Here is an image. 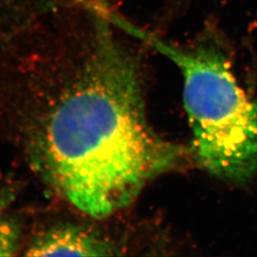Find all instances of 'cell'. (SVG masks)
Here are the masks:
<instances>
[{
  "label": "cell",
  "instance_id": "cell-1",
  "mask_svg": "<svg viewBox=\"0 0 257 257\" xmlns=\"http://www.w3.org/2000/svg\"><path fill=\"white\" fill-rule=\"evenodd\" d=\"M15 88L14 127L31 164L89 216L128 207L150 181L192 158L151 127L141 69L108 19L96 20L90 51L74 68Z\"/></svg>",
  "mask_w": 257,
  "mask_h": 257
},
{
  "label": "cell",
  "instance_id": "cell-2",
  "mask_svg": "<svg viewBox=\"0 0 257 257\" xmlns=\"http://www.w3.org/2000/svg\"><path fill=\"white\" fill-rule=\"evenodd\" d=\"M109 19L181 71L184 106L193 134L190 150L195 162L225 180H250L257 171V102L239 85L229 47L219 31L211 25L192 45L180 47L114 14H109Z\"/></svg>",
  "mask_w": 257,
  "mask_h": 257
},
{
  "label": "cell",
  "instance_id": "cell-3",
  "mask_svg": "<svg viewBox=\"0 0 257 257\" xmlns=\"http://www.w3.org/2000/svg\"><path fill=\"white\" fill-rule=\"evenodd\" d=\"M120 248L96 231L74 223H59L39 231L25 248L28 256H111Z\"/></svg>",
  "mask_w": 257,
  "mask_h": 257
}]
</instances>
